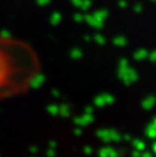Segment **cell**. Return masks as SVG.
Instances as JSON below:
<instances>
[{"label":"cell","instance_id":"cell-1","mask_svg":"<svg viewBox=\"0 0 156 157\" xmlns=\"http://www.w3.org/2000/svg\"><path fill=\"white\" fill-rule=\"evenodd\" d=\"M36 70L31 49L17 40L0 38V97L17 93L26 87Z\"/></svg>","mask_w":156,"mask_h":157}]
</instances>
